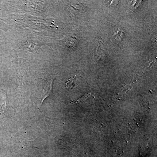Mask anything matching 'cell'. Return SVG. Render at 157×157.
I'll return each mask as SVG.
<instances>
[{"instance_id":"6da1fadb","label":"cell","mask_w":157,"mask_h":157,"mask_svg":"<svg viewBox=\"0 0 157 157\" xmlns=\"http://www.w3.org/2000/svg\"><path fill=\"white\" fill-rule=\"evenodd\" d=\"M42 45V43L39 41L29 40L23 44V47L29 51L33 52L39 49Z\"/></svg>"},{"instance_id":"7a4b0ae2","label":"cell","mask_w":157,"mask_h":157,"mask_svg":"<svg viewBox=\"0 0 157 157\" xmlns=\"http://www.w3.org/2000/svg\"><path fill=\"white\" fill-rule=\"evenodd\" d=\"M52 82H53V79H52L51 81L45 83V87L42 91V97L41 98V103H40L41 105H42V102H43L45 98L50 95L52 91Z\"/></svg>"},{"instance_id":"3957f363","label":"cell","mask_w":157,"mask_h":157,"mask_svg":"<svg viewBox=\"0 0 157 157\" xmlns=\"http://www.w3.org/2000/svg\"><path fill=\"white\" fill-rule=\"evenodd\" d=\"M76 81H77V78H76V76H75L73 78H69V80L67 81V83H66V87L68 90L73 89V88L76 86Z\"/></svg>"},{"instance_id":"277c9868","label":"cell","mask_w":157,"mask_h":157,"mask_svg":"<svg viewBox=\"0 0 157 157\" xmlns=\"http://www.w3.org/2000/svg\"><path fill=\"white\" fill-rule=\"evenodd\" d=\"M77 39L74 37H71L68 38L66 42L65 45L68 48H74L76 45L77 41Z\"/></svg>"},{"instance_id":"5b68a950","label":"cell","mask_w":157,"mask_h":157,"mask_svg":"<svg viewBox=\"0 0 157 157\" xmlns=\"http://www.w3.org/2000/svg\"><path fill=\"white\" fill-rule=\"evenodd\" d=\"M123 32H122L119 29H118L117 30V31L116 33L114 35V38L116 39H121V34L123 33Z\"/></svg>"},{"instance_id":"8992f818","label":"cell","mask_w":157,"mask_h":157,"mask_svg":"<svg viewBox=\"0 0 157 157\" xmlns=\"http://www.w3.org/2000/svg\"><path fill=\"white\" fill-rule=\"evenodd\" d=\"M4 24L2 22V20L0 19V29H4Z\"/></svg>"}]
</instances>
